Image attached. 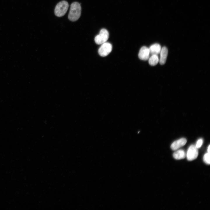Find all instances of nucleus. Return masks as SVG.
<instances>
[{
  "mask_svg": "<svg viewBox=\"0 0 210 210\" xmlns=\"http://www.w3.org/2000/svg\"><path fill=\"white\" fill-rule=\"evenodd\" d=\"M81 12L80 4L77 2L71 4L69 13L68 18L72 21H77L80 18Z\"/></svg>",
  "mask_w": 210,
  "mask_h": 210,
  "instance_id": "obj_1",
  "label": "nucleus"
},
{
  "mask_svg": "<svg viewBox=\"0 0 210 210\" xmlns=\"http://www.w3.org/2000/svg\"><path fill=\"white\" fill-rule=\"evenodd\" d=\"M69 6L67 2L62 1L58 3L55 9L54 13L55 15L58 17L64 16L66 13Z\"/></svg>",
  "mask_w": 210,
  "mask_h": 210,
  "instance_id": "obj_2",
  "label": "nucleus"
},
{
  "mask_svg": "<svg viewBox=\"0 0 210 210\" xmlns=\"http://www.w3.org/2000/svg\"><path fill=\"white\" fill-rule=\"evenodd\" d=\"M109 36V33L106 29H102L100 31L99 34L94 38V41L97 44H102L107 41Z\"/></svg>",
  "mask_w": 210,
  "mask_h": 210,
  "instance_id": "obj_3",
  "label": "nucleus"
},
{
  "mask_svg": "<svg viewBox=\"0 0 210 210\" xmlns=\"http://www.w3.org/2000/svg\"><path fill=\"white\" fill-rule=\"evenodd\" d=\"M112 49V45L109 43L106 42L102 44L99 49L98 53L101 56L105 57L111 52Z\"/></svg>",
  "mask_w": 210,
  "mask_h": 210,
  "instance_id": "obj_4",
  "label": "nucleus"
},
{
  "mask_svg": "<svg viewBox=\"0 0 210 210\" xmlns=\"http://www.w3.org/2000/svg\"><path fill=\"white\" fill-rule=\"evenodd\" d=\"M198 152L197 148L196 146L191 145L188 148L186 157L188 160L189 161H192L196 159L197 157Z\"/></svg>",
  "mask_w": 210,
  "mask_h": 210,
  "instance_id": "obj_5",
  "label": "nucleus"
},
{
  "mask_svg": "<svg viewBox=\"0 0 210 210\" xmlns=\"http://www.w3.org/2000/svg\"><path fill=\"white\" fill-rule=\"evenodd\" d=\"M150 55L149 48L145 46L142 47L138 54V57L141 60H146L148 59Z\"/></svg>",
  "mask_w": 210,
  "mask_h": 210,
  "instance_id": "obj_6",
  "label": "nucleus"
},
{
  "mask_svg": "<svg viewBox=\"0 0 210 210\" xmlns=\"http://www.w3.org/2000/svg\"><path fill=\"white\" fill-rule=\"evenodd\" d=\"M187 142V140L185 138H181L174 142L171 144V148L173 150H176L184 146Z\"/></svg>",
  "mask_w": 210,
  "mask_h": 210,
  "instance_id": "obj_7",
  "label": "nucleus"
},
{
  "mask_svg": "<svg viewBox=\"0 0 210 210\" xmlns=\"http://www.w3.org/2000/svg\"><path fill=\"white\" fill-rule=\"evenodd\" d=\"M168 51L167 48L165 46L161 48L160 53V56L159 59V62L161 65L164 64L166 62L168 55Z\"/></svg>",
  "mask_w": 210,
  "mask_h": 210,
  "instance_id": "obj_8",
  "label": "nucleus"
},
{
  "mask_svg": "<svg viewBox=\"0 0 210 210\" xmlns=\"http://www.w3.org/2000/svg\"><path fill=\"white\" fill-rule=\"evenodd\" d=\"M150 55H158L160 54L161 47L160 45L158 43H156L151 45L149 48Z\"/></svg>",
  "mask_w": 210,
  "mask_h": 210,
  "instance_id": "obj_9",
  "label": "nucleus"
},
{
  "mask_svg": "<svg viewBox=\"0 0 210 210\" xmlns=\"http://www.w3.org/2000/svg\"><path fill=\"white\" fill-rule=\"evenodd\" d=\"M186 154L185 151L182 149L178 150L173 154L174 158L176 160H181L185 158Z\"/></svg>",
  "mask_w": 210,
  "mask_h": 210,
  "instance_id": "obj_10",
  "label": "nucleus"
},
{
  "mask_svg": "<svg viewBox=\"0 0 210 210\" xmlns=\"http://www.w3.org/2000/svg\"><path fill=\"white\" fill-rule=\"evenodd\" d=\"M148 63L152 66L156 65L159 62V58L158 55H153L149 57L148 59Z\"/></svg>",
  "mask_w": 210,
  "mask_h": 210,
  "instance_id": "obj_11",
  "label": "nucleus"
},
{
  "mask_svg": "<svg viewBox=\"0 0 210 210\" xmlns=\"http://www.w3.org/2000/svg\"><path fill=\"white\" fill-rule=\"evenodd\" d=\"M203 160L206 164H210V153H207L204 154L203 157Z\"/></svg>",
  "mask_w": 210,
  "mask_h": 210,
  "instance_id": "obj_12",
  "label": "nucleus"
},
{
  "mask_svg": "<svg viewBox=\"0 0 210 210\" xmlns=\"http://www.w3.org/2000/svg\"><path fill=\"white\" fill-rule=\"evenodd\" d=\"M203 143V140L202 139H199L197 141L196 146L197 148H200Z\"/></svg>",
  "mask_w": 210,
  "mask_h": 210,
  "instance_id": "obj_13",
  "label": "nucleus"
},
{
  "mask_svg": "<svg viewBox=\"0 0 210 210\" xmlns=\"http://www.w3.org/2000/svg\"><path fill=\"white\" fill-rule=\"evenodd\" d=\"M210 145H209L208 148V149H207V151H208V153H210Z\"/></svg>",
  "mask_w": 210,
  "mask_h": 210,
  "instance_id": "obj_14",
  "label": "nucleus"
}]
</instances>
